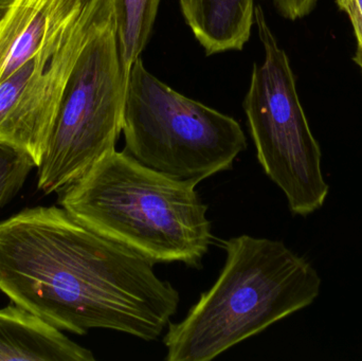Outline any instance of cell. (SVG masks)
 Returning a JSON list of instances; mask_svg holds the SVG:
<instances>
[{
  "mask_svg": "<svg viewBox=\"0 0 362 361\" xmlns=\"http://www.w3.org/2000/svg\"><path fill=\"white\" fill-rule=\"evenodd\" d=\"M317 2L318 0H274L278 12L289 20L308 16L316 8Z\"/></svg>",
  "mask_w": 362,
  "mask_h": 361,
  "instance_id": "obj_15",
  "label": "cell"
},
{
  "mask_svg": "<svg viewBox=\"0 0 362 361\" xmlns=\"http://www.w3.org/2000/svg\"><path fill=\"white\" fill-rule=\"evenodd\" d=\"M8 6H0V21H1V19L4 18V15H6Z\"/></svg>",
  "mask_w": 362,
  "mask_h": 361,
  "instance_id": "obj_16",
  "label": "cell"
},
{
  "mask_svg": "<svg viewBox=\"0 0 362 361\" xmlns=\"http://www.w3.org/2000/svg\"><path fill=\"white\" fill-rule=\"evenodd\" d=\"M255 23L264 61L253 65L243 108L266 175L283 191L293 214L308 215L322 207L329 194L320 146L300 102L288 57L261 6H255Z\"/></svg>",
  "mask_w": 362,
  "mask_h": 361,
  "instance_id": "obj_6",
  "label": "cell"
},
{
  "mask_svg": "<svg viewBox=\"0 0 362 361\" xmlns=\"http://www.w3.org/2000/svg\"><path fill=\"white\" fill-rule=\"evenodd\" d=\"M226 262L182 321L170 324L168 361H210L312 304L321 279L284 243L240 235L223 242Z\"/></svg>",
  "mask_w": 362,
  "mask_h": 361,
  "instance_id": "obj_3",
  "label": "cell"
},
{
  "mask_svg": "<svg viewBox=\"0 0 362 361\" xmlns=\"http://www.w3.org/2000/svg\"><path fill=\"white\" fill-rule=\"evenodd\" d=\"M336 4L348 15L352 23L356 40V50L353 59L362 72V0H336Z\"/></svg>",
  "mask_w": 362,
  "mask_h": 361,
  "instance_id": "obj_14",
  "label": "cell"
},
{
  "mask_svg": "<svg viewBox=\"0 0 362 361\" xmlns=\"http://www.w3.org/2000/svg\"><path fill=\"white\" fill-rule=\"evenodd\" d=\"M197 184L115 150L59 190V203L91 230L154 265L199 269L214 237Z\"/></svg>",
  "mask_w": 362,
  "mask_h": 361,
  "instance_id": "obj_2",
  "label": "cell"
},
{
  "mask_svg": "<svg viewBox=\"0 0 362 361\" xmlns=\"http://www.w3.org/2000/svg\"><path fill=\"white\" fill-rule=\"evenodd\" d=\"M95 361L93 352L27 309H0V361Z\"/></svg>",
  "mask_w": 362,
  "mask_h": 361,
  "instance_id": "obj_8",
  "label": "cell"
},
{
  "mask_svg": "<svg viewBox=\"0 0 362 361\" xmlns=\"http://www.w3.org/2000/svg\"><path fill=\"white\" fill-rule=\"evenodd\" d=\"M35 68V57L0 83V126L14 110Z\"/></svg>",
  "mask_w": 362,
  "mask_h": 361,
  "instance_id": "obj_13",
  "label": "cell"
},
{
  "mask_svg": "<svg viewBox=\"0 0 362 361\" xmlns=\"http://www.w3.org/2000/svg\"><path fill=\"white\" fill-rule=\"evenodd\" d=\"M160 2L161 0H115L121 55L129 73L150 40Z\"/></svg>",
  "mask_w": 362,
  "mask_h": 361,
  "instance_id": "obj_11",
  "label": "cell"
},
{
  "mask_svg": "<svg viewBox=\"0 0 362 361\" xmlns=\"http://www.w3.org/2000/svg\"><path fill=\"white\" fill-rule=\"evenodd\" d=\"M57 0H13L0 21V83L37 54Z\"/></svg>",
  "mask_w": 362,
  "mask_h": 361,
  "instance_id": "obj_10",
  "label": "cell"
},
{
  "mask_svg": "<svg viewBox=\"0 0 362 361\" xmlns=\"http://www.w3.org/2000/svg\"><path fill=\"white\" fill-rule=\"evenodd\" d=\"M105 0H57L35 68L14 110L0 126V143L42 160L57 108L74 64Z\"/></svg>",
  "mask_w": 362,
  "mask_h": 361,
  "instance_id": "obj_7",
  "label": "cell"
},
{
  "mask_svg": "<svg viewBox=\"0 0 362 361\" xmlns=\"http://www.w3.org/2000/svg\"><path fill=\"white\" fill-rule=\"evenodd\" d=\"M129 72L121 55L115 0H105L57 108L37 169V189L59 192L116 150Z\"/></svg>",
  "mask_w": 362,
  "mask_h": 361,
  "instance_id": "obj_4",
  "label": "cell"
},
{
  "mask_svg": "<svg viewBox=\"0 0 362 361\" xmlns=\"http://www.w3.org/2000/svg\"><path fill=\"white\" fill-rule=\"evenodd\" d=\"M13 0H0V6H10Z\"/></svg>",
  "mask_w": 362,
  "mask_h": 361,
  "instance_id": "obj_17",
  "label": "cell"
},
{
  "mask_svg": "<svg viewBox=\"0 0 362 361\" xmlns=\"http://www.w3.org/2000/svg\"><path fill=\"white\" fill-rule=\"evenodd\" d=\"M153 267L62 207L29 208L0 222V292L59 331L157 341L180 295Z\"/></svg>",
  "mask_w": 362,
  "mask_h": 361,
  "instance_id": "obj_1",
  "label": "cell"
},
{
  "mask_svg": "<svg viewBox=\"0 0 362 361\" xmlns=\"http://www.w3.org/2000/svg\"><path fill=\"white\" fill-rule=\"evenodd\" d=\"M122 133L136 160L197 184L231 170L247 148L235 119L178 93L151 73L141 57L129 70Z\"/></svg>",
  "mask_w": 362,
  "mask_h": 361,
  "instance_id": "obj_5",
  "label": "cell"
},
{
  "mask_svg": "<svg viewBox=\"0 0 362 361\" xmlns=\"http://www.w3.org/2000/svg\"><path fill=\"white\" fill-rule=\"evenodd\" d=\"M181 13L206 55L243 50L255 25L253 0H178Z\"/></svg>",
  "mask_w": 362,
  "mask_h": 361,
  "instance_id": "obj_9",
  "label": "cell"
},
{
  "mask_svg": "<svg viewBox=\"0 0 362 361\" xmlns=\"http://www.w3.org/2000/svg\"><path fill=\"white\" fill-rule=\"evenodd\" d=\"M34 167L31 157L0 143V209L16 196Z\"/></svg>",
  "mask_w": 362,
  "mask_h": 361,
  "instance_id": "obj_12",
  "label": "cell"
}]
</instances>
